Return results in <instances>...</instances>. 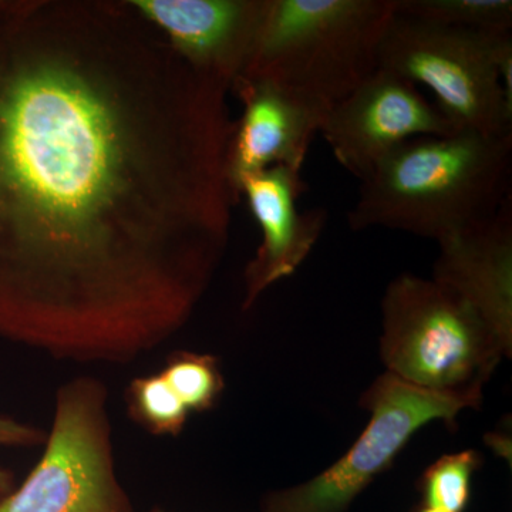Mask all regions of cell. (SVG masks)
I'll list each match as a JSON object with an SVG mask.
<instances>
[{"label": "cell", "instance_id": "1", "mask_svg": "<svg viewBox=\"0 0 512 512\" xmlns=\"http://www.w3.org/2000/svg\"><path fill=\"white\" fill-rule=\"evenodd\" d=\"M228 90L131 2L0 0V338L130 363L227 248Z\"/></svg>", "mask_w": 512, "mask_h": 512}, {"label": "cell", "instance_id": "2", "mask_svg": "<svg viewBox=\"0 0 512 512\" xmlns=\"http://www.w3.org/2000/svg\"><path fill=\"white\" fill-rule=\"evenodd\" d=\"M511 170L512 136L412 138L360 181L349 227L394 229L439 244L498 214L511 200Z\"/></svg>", "mask_w": 512, "mask_h": 512}, {"label": "cell", "instance_id": "3", "mask_svg": "<svg viewBox=\"0 0 512 512\" xmlns=\"http://www.w3.org/2000/svg\"><path fill=\"white\" fill-rule=\"evenodd\" d=\"M394 13V0H269L242 77L268 80L328 113L379 69Z\"/></svg>", "mask_w": 512, "mask_h": 512}, {"label": "cell", "instance_id": "4", "mask_svg": "<svg viewBox=\"0 0 512 512\" xmlns=\"http://www.w3.org/2000/svg\"><path fill=\"white\" fill-rule=\"evenodd\" d=\"M508 346L460 295L434 279L403 274L382 299L380 357L386 372L427 392L480 406Z\"/></svg>", "mask_w": 512, "mask_h": 512}, {"label": "cell", "instance_id": "5", "mask_svg": "<svg viewBox=\"0 0 512 512\" xmlns=\"http://www.w3.org/2000/svg\"><path fill=\"white\" fill-rule=\"evenodd\" d=\"M511 32L447 28L394 13L383 37L379 69L429 87L458 131L512 136V101L498 62Z\"/></svg>", "mask_w": 512, "mask_h": 512}, {"label": "cell", "instance_id": "6", "mask_svg": "<svg viewBox=\"0 0 512 512\" xmlns=\"http://www.w3.org/2000/svg\"><path fill=\"white\" fill-rule=\"evenodd\" d=\"M39 463L0 503V512H133L117 477L106 384L77 377L56 394Z\"/></svg>", "mask_w": 512, "mask_h": 512}, {"label": "cell", "instance_id": "7", "mask_svg": "<svg viewBox=\"0 0 512 512\" xmlns=\"http://www.w3.org/2000/svg\"><path fill=\"white\" fill-rule=\"evenodd\" d=\"M360 407L370 419L353 446L306 483L265 495L261 512H348L417 431L439 420L454 427L458 414L478 404L427 392L386 372L363 393Z\"/></svg>", "mask_w": 512, "mask_h": 512}, {"label": "cell", "instance_id": "8", "mask_svg": "<svg viewBox=\"0 0 512 512\" xmlns=\"http://www.w3.org/2000/svg\"><path fill=\"white\" fill-rule=\"evenodd\" d=\"M454 133H458L456 126L424 97L419 86L377 69L330 107L319 134L339 164L362 181L404 141Z\"/></svg>", "mask_w": 512, "mask_h": 512}, {"label": "cell", "instance_id": "9", "mask_svg": "<svg viewBox=\"0 0 512 512\" xmlns=\"http://www.w3.org/2000/svg\"><path fill=\"white\" fill-rule=\"evenodd\" d=\"M195 69L228 92L244 76L269 0H130Z\"/></svg>", "mask_w": 512, "mask_h": 512}, {"label": "cell", "instance_id": "10", "mask_svg": "<svg viewBox=\"0 0 512 512\" xmlns=\"http://www.w3.org/2000/svg\"><path fill=\"white\" fill-rule=\"evenodd\" d=\"M244 110L228 148V177L235 198L249 175L272 167L302 171L326 111L264 79L242 77L232 87Z\"/></svg>", "mask_w": 512, "mask_h": 512}, {"label": "cell", "instance_id": "11", "mask_svg": "<svg viewBox=\"0 0 512 512\" xmlns=\"http://www.w3.org/2000/svg\"><path fill=\"white\" fill-rule=\"evenodd\" d=\"M306 190L302 171L288 167L268 168L239 185L238 195L247 198L262 232L261 245L245 269V311L269 286L295 274L319 241L328 214L322 208L299 210Z\"/></svg>", "mask_w": 512, "mask_h": 512}, {"label": "cell", "instance_id": "12", "mask_svg": "<svg viewBox=\"0 0 512 512\" xmlns=\"http://www.w3.org/2000/svg\"><path fill=\"white\" fill-rule=\"evenodd\" d=\"M433 279L470 303L512 348V202L439 242Z\"/></svg>", "mask_w": 512, "mask_h": 512}, {"label": "cell", "instance_id": "13", "mask_svg": "<svg viewBox=\"0 0 512 512\" xmlns=\"http://www.w3.org/2000/svg\"><path fill=\"white\" fill-rule=\"evenodd\" d=\"M397 15L478 33L512 29L511 0H394Z\"/></svg>", "mask_w": 512, "mask_h": 512}, {"label": "cell", "instance_id": "14", "mask_svg": "<svg viewBox=\"0 0 512 512\" xmlns=\"http://www.w3.org/2000/svg\"><path fill=\"white\" fill-rule=\"evenodd\" d=\"M126 403L131 420L154 436H178L191 416L160 373L131 380Z\"/></svg>", "mask_w": 512, "mask_h": 512}, {"label": "cell", "instance_id": "15", "mask_svg": "<svg viewBox=\"0 0 512 512\" xmlns=\"http://www.w3.org/2000/svg\"><path fill=\"white\" fill-rule=\"evenodd\" d=\"M483 466L476 450L446 454L424 470L417 491L420 503L448 512H464L471 500L474 474Z\"/></svg>", "mask_w": 512, "mask_h": 512}, {"label": "cell", "instance_id": "16", "mask_svg": "<svg viewBox=\"0 0 512 512\" xmlns=\"http://www.w3.org/2000/svg\"><path fill=\"white\" fill-rule=\"evenodd\" d=\"M160 375L191 414L208 412L224 392L220 362L211 355L175 352L168 357Z\"/></svg>", "mask_w": 512, "mask_h": 512}, {"label": "cell", "instance_id": "17", "mask_svg": "<svg viewBox=\"0 0 512 512\" xmlns=\"http://www.w3.org/2000/svg\"><path fill=\"white\" fill-rule=\"evenodd\" d=\"M45 441V433L37 427L0 417V446L33 447Z\"/></svg>", "mask_w": 512, "mask_h": 512}, {"label": "cell", "instance_id": "18", "mask_svg": "<svg viewBox=\"0 0 512 512\" xmlns=\"http://www.w3.org/2000/svg\"><path fill=\"white\" fill-rule=\"evenodd\" d=\"M15 477L6 468L0 467V503L15 490Z\"/></svg>", "mask_w": 512, "mask_h": 512}, {"label": "cell", "instance_id": "19", "mask_svg": "<svg viewBox=\"0 0 512 512\" xmlns=\"http://www.w3.org/2000/svg\"><path fill=\"white\" fill-rule=\"evenodd\" d=\"M409 512H448V511L440 510V508L429 507V505L419 503V504L414 505L412 510H410Z\"/></svg>", "mask_w": 512, "mask_h": 512}, {"label": "cell", "instance_id": "20", "mask_svg": "<svg viewBox=\"0 0 512 512\" xmlns=\"http://www.w3.org/2000/svg\"><path fill=\"white\" fill-rule=\"evenodd\" d=\"M150 512H168L163 510V508L160 507H154L153 510H150Z\"/></svg>", "mask_w": 512, "mask_h": 512}]
</instances>
